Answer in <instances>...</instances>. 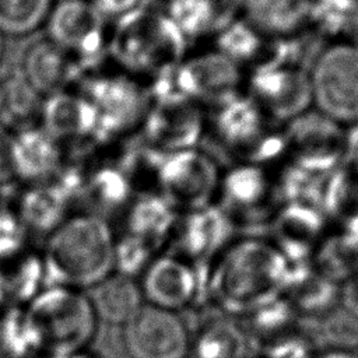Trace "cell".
Returning <instances> with one entry per match:
<instances>
[{
	"label": "cell",
	"instance_id": "1",
	"mask_svg": "<svg viewBox=\"0 0 358 358\" xmlns=\"http://www.w3.org/2000/svg\"><path fill=\"white\" fill-rule=\"evenodd\" d=\"M41 257L52 285L91 289L113 273L116 236L101 215L76 214L48 235Z\"/></svg>",
	"mask_w": 358,
	"mask_h": 358
},
{
	"label": "cell",
	"instance_id": "2",
	"mask_svg": "<svg viewBox=\"0 0 358 358\" xmlns=\"http://www.w3.org/2000/svg\"><path fill=\"white\" fill-rule=\"evenodd\" d=\"M22 313L35 352L48 358L85 351L98 329L90 296L74 288L50 285L36 294Z\"/></svg>",
	"mask_w": 358,
	"mask_h": 358
},
{
	"label": "cell",
	"instance_id": "3",
	"mask_svg": "<svg viewBox=\"0 0 358 358\" xmlns=\"http://www.w3.org/2000/svg\"><path fill=\"white\" fill-rule=\"evenodd\" d=\"M187 39L164 10L143 6L119 18L108 38L110 56L129 73L151 78L175 70L186 57Z\"/></svg>",
	"mask_w": 358,
	"mask_h": 358
},
{
	"label": "cell",
	"instance_id": "4",
	"mask_svg": "<svg viewBox=\"0 0 358 358\" xmlns=\"http://www.w3.org/2000/svg\"><path fill=\"white\" fill-rule=\"evenodd\" d=\"M312 108L347 127L358 120V46L326 42L308 67Z\"/></svg>",
	"mask_w": 358,
	"mask_h": 358
},
{
	"label": "cell",
	"instance_id": "5",
	"mask_svg": "<svg viewBox=\"0 0 358 358\" xmlns=\"http://www.w3.org/2000/svg\"><path fill=\"white\" fill-rule=\"evenodd\" d=\"M148 94L141 123L144 145L161 155L196 148L206 129L200 105L175 91L171 73L154 78Z\"/></svg>",
	"mask_w": 358,
	"mask_h": 358
},
{
	"label": "cell",
	"instance_id": "6",
	"mask_svg": "<svg viewBox=\"0 0 358 358\" xmlns=\"http://www.w3.org/2000/svg\"><path fill=\"white\" fill-rule=\"evenodd\" d=\"M154 173L161 196L175 210L187 213L217 201L222 169L197 147L161 155Z\"/></svg>",
	"mask_w": 358,
	"mask_h": 358
},
{
	"label": "cell",
	"instance_id": "7",
	"mask_svg": "<svg viewBox=\"0 0 358 358\" xmlns=\"http://www.w3.org/2000/svg\"><path fill=\"white\" fill-rule=\"evenodd\" d=\"M245 92L281 126L312 108L308 69L295 62L268 59L248 70Z\"/></svg>",
	"mask_w": 358,
	"mask_h": 358
},
{
	"label": "cell",
	"instance_id": "8",
	"mask_svg": "<svg viewBox=\"0 0 358 358\" xmlns=\"http://www.w3.org/2000/svg\"><path fill=\"white\" fill-rule=\"evenodd\" d=\"M81 94L98 116L96 141H108L141 124L150 105L148 88L127 74H99L83 81Z\"/></svg>",
	"mask_w": 358,
	"mask_h": 358
},
{
	"label": "cell",
	"instance_id": "9",
	"mask_svg": "<svg viewBox=\"0 0 358 358\" xmlns=\"http://www.w3.org/2000/svg\"><path fill=\"white\" fill-rule=\"evenodd\" d=\"M248 71L215 48L186 56L172 70L171 83L176 92L201 105L217 106L245 92Z\"/></svg>",
	"mask_w": 358,
	"mask_h": 358
},
{
	"label": "cell",
	"instance_id": "10",
	"mask_svg": "<svg viewBox=\"0 0 358 358\" xmlns=\"http://www.w3.org/2000/svg\"><path fill=\"white\" fill-rule=\"evenodd\" d=\"M287 162L329 172L344 162L345 127L310 108L282 124Z\"/></svg>",
	"mask_w": 358,
	"mask_h": 358
},
{
	"label": "cell",
	"instance_id": "11",
	"mask_svg": "<svg viewBox=\"0 0 358 358\" xmlns=\"http://www.w3.org/2000/svg\"><path fill=\"white\" fill-rule=\"evenodd\" d=\"M122 343L129 358H187L192 338L178 312L144 303L122 326Z\"/></svg>",
	"mask_w": 358,
	"mask_h": 358
},
{
	"label": "cell",
	"instance_id": "12",
	"mask_svg": "<svg viewBox=\"0 0 358 358\" xmlns=\"http://www.w3.org/2000/svg\"><path fill=\"white\" fill-rule=\"evenodd\" d=\"M48 38L87 66L108 46L105 18L91 0H62L46 20Z\"/></svg>",
	"mask_w": 358,
	"mask_h": 358
},
{
	"label": "cell",
	"instance_id": "13",
	"mask_svg": "<svg viewBox=\"0 0 358 358\" xmlns=\"http://www.w3.org/2000/svg\"><path fill=\"white\" fill-rule=\"evenodd\" d=\"M278 194V176L274 168L255 162H236L222 171L217 201L229 220L252 218L271 211Z\"/></svg>",
	"mask_w": 358,
	"mask_h": 358
},
{
	"label": "cell",
	"instance_id": "14",
	"mask_svg": "<svg viewBox=\"0 0 358 358\" xmlns=\"http://www.w3.org/2000/svg\"><path fill=\"white\" fill-rule=\"evenodd\" d=\"M18 71L43 98L64 91L80 77L85 64L48 36L31 39L20 56Z\"/></svg>",
	"mask_w": 358,
	"mask_h": 358
},
{
	"label": "cell",
	"instance_id": "15",
	"mask_svg": "<svg viewBox=\"0 0 358 358\" xmlns=\"http://www.w3.org/2000/svg\"><path fill=\"white\" fill-rule=\"evenodd\" d=\"M138 284L144 302L173 312L187 306L197 292L196 271L178 256H157L141 273Z\"/></svg>",
	"mask_w": 358,
	"mask_h": 358
},
{
	"label": "cell",
	"instance_id": "16",
	"mask_svg": "<svg viewBox=\"0 0 358 358\" xmlns=\"http://www.w3.org/2000/svg\"><path fill=\"white\" fill-rule=\"evenodd\" d=\"M39 122L41 127L60 145L85 140L96 143V110L81 92L64 90L43 98Z\"/></svg>",
	"mask_w": 358,
	"mask_h": 358
},
{
	"label": "cell",
	"instance_id": "17",
	"mask_svg": "<svg viewBox=\"0 0 358 358\" xmlns=\"http://www.w3.org/2000/svg\"><path fill=\"white\" fill-rule=\"evenodd\" d=\"M189 41L217 35L242 17L243 0H168L164 10Z\"/></svg>",
	"mask_w": 358,
	"mask_h": 358
},
{
	"label": "cell",
	"instance_id": "18",
	"mask_svg": "<svg viewBox=\"0 0 358 358\" xmlns=\"http://www.w3.org/2000/svg\"><path fill=\"white\" fill-rule=\"evenodd\" d=\"M63 145L41 126L14 134V168L17 179L32 183L52 180L63 169Z\"/></svg>",
	"mask_w": 358,
	"mask_h": 358
},
{
	"label": "cell",
	"instance_id": "19",
	"mask_svg": "<svg viewBox=\"0 0 358 358\" xmlns=\"http://www.w3.org/2000/svg\"><path fill=\"white\" fill-rule=\"evenodd\" d=\"M310 0H243L242 17L270 41L299 38L309 29Z\"/></svg>",
	"mask_w": 358,
	"mask_h": 358
},
{
	"label": "cell",
	"instance_id": "20",
	"mask_svg": "<svg viewBox=\"0 0 358 358\" xmlns=\"http://www.w3.org/2000/svg\"><path fill=\"white\" fill-rule=\"evenodd\" d=\"M73 200L67 187L56 178L29 186L18 200L15 214L25 227L39 234H50L66 218Z\"/></svg>",
	"mask_w": 358,
	"mask_h": 358
},
{
	"label": "cell",
	"instance_id": "21",
	"mask_svg": "<svg viewBox=\"0 0 358 358\" xmlns=\"http://www.w3.org/2000/svg\"><path fill=\"white\" fill-rule=\"evenodd\" d=\"M88 296L98 320L113 326L126 324L145 303L140 284L122 273L105 277Z\"/></svg>",
	"mask_w": 358,
	"mask_h": 358
},
{
	"label": "cell",
	"instance_id": "22",
	"mask_svg": "<svg viewBox=\"0 0 358 358\" xmlns=\"http://www.w3.org/2000/svg\"><path fill=\"white\" fill-rule=\"evenodd\" d=\"M45 270L42 257L21 252L0 260V309H22L42 291Z\"/></svg>",
	"mask_w": 358,
	"mask_h": 358
},
{
	"label": "cell",
	"instance_id": "23",
	"mask_svg": "<svg viewBox=\"0 0 358 358\" xmlns=\"http://www.w3.org/2000/svg\"><path fill=\"white\" fill-rule=\"evenodd\" d=\"M175 224V207L161 194H143L130 204L124 234L157 253L159 246L172 234Z\"/></svg>",
	"mask_w": 358,
	"mask_h": 358
},
{
	"label": "cell",
	"instance_id": "24",
	"mask_svg": "<svg viewBox=\"0 0 358 358\" xmlns=\"http://www.w3.org/2000/svg\"><path fill=\"white\" fill-rule=\"evenodd\" d=\"M43 96L21 76L11 71L0 81V124L7 129L24 130L34 127L41 119Z\"/></svg>",
	"mask_w": 358,
	"mask_h": 358
},
{
	"label": "cell",
	"instance_id": "25",
	"mask_svg": "<svg viewBox=\"0 0 358 358\" xmlns=\"http://www.w3.org/2000/svg\"><path fill=\"white\" fill-rule=\"evenodd\" d=\"M229 218L215 204L187 211L180 225V242L185 253L200 256L214 250L224 239Z\"/></svg>",
	"mask_w": 358,
	"mask_h": 358
},
{
	"label": "cell",
	"instance_id": "26",
	"mask_svg": "<svg viewBox=\"0 0 358 358\" xmlns=\"http://www.w3.org/2000/svg\"><path fill=\"white\" fill-rule=\"evenodd\" d=\"M358 21V0H310L309 29L326 42L351 39Z\"/></svg>",
	"mask_w": 358,
	"mask_h": 358
},
{
	"label": "cell",
	"instance_id": "27",
	"mask_svg": "<svg viewBox=\"0 0 358 358\" xmlns=\"http://www.w3.org/2000/svg\"><path fill=\"white\" fill-rule=\"evenodd\" d=\"M275 221V234L282 248L305 249L313 243L322 229V211L312 204L287 201Z\"/></svg>",
	"mask_w": 358,
	"mask_h": 358
},
{
	"label": "cell",
	"instance_id": "28",
	"mask_svg": "<svg viewBox=\"0 0 358 358\" xmlns=\"http://www.w3.org/2000/svg\"><path fill=\"white\" fill-rule=\"evenodd\" d=\"M245 348L241 329L225 319L207 322L190 343L193 358H243Z\"/></svg>",
	"mask_w": 358,
	"mask_h": 358
},
{
	"label": "cell",
	"instance_id": "29",
	"mask_svg": "<svg viewBox=\"0 0 358 358\" xmlns=\"http://www.w3.org/2000/svg\"><path fill=\"white\" fill-rule=\"evenodd\" d=\"M131 189V179L123 168L103 165L84 176L81 193L96 208L116 210L129 201Z\"/></svg>",
	"mask_w": 358,
	"mask_h": 358
},
{
	"label": "cell",
	"instance_id": "30",
	"mask_svg": "<svg viewBox=\"0 0 358 358\" xmlns=\"http://www.w3.org/2000/svg\"><path fill=\"white\" fill-rule=\"evenodd\" d=\"M52 7L53 0H0V32L31 35L46 22Z\"/></svg>",
	"mask_w": 358,
	"mask_h": 358
},
{
	"label": "cell",
	"instance_id": "31",
	"mask_svg": "<svg viewBox=\"0 0 358 358\" xmlns=\"http://www.w3.org/2000/svg\"><path fill=\"white\" fill-rule=\"evenodd\" d=\"M34 352L22 309H0V358H29Z\"/></svg>",
	"mask_w": 358,
	"mask_h": 358
},
{
	"label": "cell",
	"instance_id": "32",
	"mask_svg": "<svg viewBox=\"0 0 358 358\" xmlns=\"http://www.w3.org/2000/svg\"><path fill=\"white\" fill-rule=\"evenodd\" d=\"M25 239L27 229L15 211L0 208V260L24 252Z\"/></svg>",
	"mask_w": 358,
	"mask_h": 358
},
{
	"label": "cell",
	"instance_id": "33",
	"mask_svg": "<svg viewBox=\"0 0 358 358\" xmlns=\"http://www.w3.org/2000/svg\"><path fill=\"white\" fill-rule=\"evenodd\" d=\"M14 134L0 124V185H8L15 176L14 168Z\"/></svg>",
	"mask_w": 358,
	"mask_h": 358
},
{
	"label": "cell",
	"instance_id": "34",
	"mask_svg": "<svg viewBox=\"0 0 358 358\" xmlns=\"http://www.w3.org/2000/svg\"><path fill=\"white\" fill-rule=\"evenodd\" d=\"M103 18H122L144 6L145 0H91Z\"/></svg>",
	"mask_w": 358,
	"mask_h": 358
},
{
	"label": "cell",
	"instance_id": "35",
	"mask_svg": "<svg viewBox=\"0 0 358 358\" xmlns=\"http://www.w3.org/2000/svg\"><path fill=\"white\" fill-rule=\"evenodd\" d=\"M267 358H310V357H309V348L306 347L305 341L289 337L275 343L270 348Z\"/></svg>",
	"mask_w": 358,
	"mask_h": 358
},
{
	"label": "cell",
	"instance_id": "36",
	"mask_svg": "<svg viewBox=\"0 0 358 358\" xmlns=\"http://www.w3.org/2000/svg\"><path fill=\"white\" fill-rule=\"evenodd\" d=\"M344 162L358 171V120L345 127Z\"/></svg>",
	"mask_w": 358,
	"mask_h": 358
},
{
	"label": "cell",
	"instance_id": "37",
	"mask_svg": "<svg viewBox=\"0 0 358 358\" xmlns=\"http://www.w3.org/2000/svg\"><path fill=\"white\" fill-rule=\"evenodd\" d=\"M316 358H358V355L344 348H334L317 355Z\"/></svg>",
	"mask_w": 358,
	"mask_h": 358
},
{
	"label": "cell",
	"instance_id": "38",
	"mask_svg": "<svg viewBox=\"0 0 358 358\" xmlns=\"http://www.w3.org/2000/svg\"><path fill=\"white\" fill-rule=\"evenodd\" d=\"M56 358H102L101 355L98 354H94V352H90V351H80V352H74V354H70V355H63V357H56Z\"/></svg>",
	"mask_w": 358,
	"mask_h": 358
},
{
	"label": "cell",
	"instance_id": "39",
	"mask_svg": "<svg viewBox=\"0 0 358 358\" xmlns=\"http://www.w3.org/2000/svg\"><path fill=\"white\" fill-rule=\"evenodd\" d=\"M4 34L0 32V66L6 57V39H4Z\"/></svg>",
	"mask_w": 358,
	"mask_h": 358
},
{
	"label": "cell",
	"instance_id": "40",
	"mask_svg": "<svg viewBox=\"0 0 358 358\" xmlns=\"http://www.w3.org/2000/svg\"><path fill=\"white\" fill-rule=\"evenodd\" d=\"M350 41H352V42L358 46V21H357V25H355V28H354V32H352Z\"/></svg>",
	"mask_w": 358,
	"mask_h": 358
}]
</instances>
